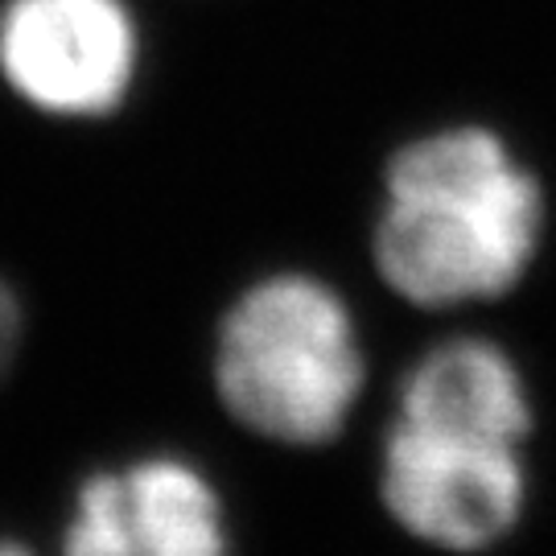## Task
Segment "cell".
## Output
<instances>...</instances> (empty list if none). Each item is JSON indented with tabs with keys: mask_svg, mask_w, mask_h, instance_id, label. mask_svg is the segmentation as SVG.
<instances>
[{
	"mask_svg": "<svg viewBox=\"0 0 556 556\" xmlns=\"http://www.w3.org/2000/svg\"><path fill=\"white\" fill-rule=\"evenodd\" d=\"M66 556H227L223 498L178 457L100 470L79 486Z\"/></svg>",
	"mask_w": 556,
	"mask_h": 556,
	"instance_id": "obj_5",
	"label": "cell"
},
{
	"mask_svg": "<svg viewBox=\"0 0 556 556\" xmlns=\"http://www.w3.org/2000/svg\"><path fill=\"white\" fill-rule=\"evenodd\" d=\"M0 556H29V553L17 548V544H0Z\"/></svg>",
	"mask_w": 556,
	"mask_h": 556,
	"instance_id": "obj_8",
	"label": "cell"
},
{
	"mask_svg": "<svg viewBox=\"0 0 556 556\" xmlns=\"http://www.w3.org/2000/svg\"><path fill=\"white\" fill-rule=\"evenodd\" d=\"M137 17L124 0H4L0 75L46 116H108L137 79Z\"/></svg>",
	"mask_w": 556,
	"mask_h": 556,
	"instance_id": "obj_4",
	"label": "cell"
},
{
	"mask_svg": "<svg viewBox=\"0 0 556 556\" xmlns=\"http://www.w3.org/2000/svg\"><path fill=\"white\" fill-rule=\"evenodd\" d=\"M400 420L523 445L532 396L516 358L486 338H450L413 363L400 383Z\"/></svg>",
	"mask_w": 556,
	"mask_h": 556,
	"instance_id": "obj_6",
	"label": "cell"
},
{
	"mask_svg": "<svg viewBox=\"0 0 556 556\" xmlns=\"http://www.w3.org/2000/svg\"><path fill=\"white\" fill-rule=\"evenodd\" d=\"M17 346H21V301H17V293L0 280V376L9 371Z\"/></svg>",
	"mask_w": 556,
	"mask_h": 556,
	"instance_id": "obj_7",
	"label": "cell"
},
{
	"mask_svg": "<svg viewBox=\"0 0 556 556\" xmlns=\"http://www.w3.org/2000/svg\"><path fill=\"white\" fill-rule=\"evenodd\" d=\"M215 383L227 413L260 438L334 441L367 383L346 301L309 273L256 280L223 318Z\"/></svg>",
	"mask_w": 556,
	"mask_h": 556,
	"instance_id": "obj_2",
	"label": "cell"
},
{
	"mask_svg": "<svg viewBox=\"0 0 556 556\" xmlns=\"http://www.w3.org/2000/svg\"><path fill=\"white\" fill-rule=\"evenodd\" d=\"M379 491L408 536L478 553L519 523L528 470L519 445L396 420L383 441Z\"/></svg>",
	"mask_w": 556,
	"mask_h": 556,
	"instance_id": "obj_3",
	"label": "cell"
},
{
	"mask_svg": "<svg viewBox=\"0 0 556 556\" xmlns=\"http://www.w3.org/2000/svg\"><path fill=\"white\" fill-rule=\"evenodd\" d=\"M540 236V181L486 128L420 137L388 165L376 268L413 305L454 309L516 289Z\"/></svg>",
	"mask_w": 556,
	"mask_h": 556,
	"instance_id": "obj_1",
	"label": "cell"
}]
</instances>
